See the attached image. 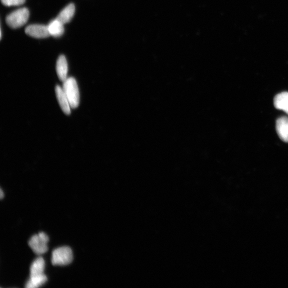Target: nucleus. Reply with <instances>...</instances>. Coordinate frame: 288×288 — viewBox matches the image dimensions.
<instances>
[{
	"instance_id": "1",
	"label": "nucleus",
	"mask_w": 288,
	"mask_h": 288,
	"mask_svg": "<svg viewBox=\"0 0 288 288\" xmlns=\"http://www.w3.org/2000/svg\"><path fill=\"white\" fill-rule=\"evenodd\" d=\"M62 88L68 98L71 108H78L80 103V94L75 79L72 77L67 78L64 81Z\"/></svg>"
},
{
	"instance_id": "2",
	"label": "nucleus",
	"mask_w": 288,
	"mask_h": 288,
	"mask_svg": "<svg viewBox=\"0 0 288 288\" xmlns=\"http://www.w3.org/2000/svg\"><path fill=\"white\" fill-rule=\"evenodd\" d=\"M29 10L26 8L19 9L7 16L6 22L12 29H18L24 25L29 18Z\"/></svg>"
},
{
	"instance_id": "3",
	"label": "nucleus",
	"mask_w": 288,
	"mask_h": 288,
	"mask_svg": "<svg viewBox=\"0 0 288 288\" xmlns=\"http://www.w3.org/2000/svg\"><path fill=\"white\" fill-rule=\"evenodd\" d=\"M72 261V251L68 247H60L53 251L52 263L53 265H67L71 264Z\"/></svg>"
},
{
	"instance_id": "4",
	"label": "nucleus",
	"mask_w": 288,
	"mask_h": 288,
	"mask_svg": "<svg viewBox=\"0 0 288 288\" xmlns=\"http://www.w3.org/2000/svg\"><path fill=\"white\" fill-rule=\"evenodd\" d=\"M49 241L48 235L44 232L33 235L29 241L30 247L34 253L40 255L45 254L48 250L47 243Z\"/></svg>"
},
{
	"instance_id": "5",
	"label": "nucleus",
	"mask_w": 288,
	"mask_h": 288,
	"mask_svg": "<svg viewBox=\"0 0 288 288\" xmlns=\"http://www.w3.org/2000/svg\"><path fill=\"white\" fill-rule=\"evenodd\" d=\"M25 33L28 36L38 39L46 38L51 36L47 26L43 25H29L26 28Z\"/></svg>"
},
{
	"instance_id": "6",
	"label": "nucleus",
	"mask_w": 288,
	"mask_h": 288,
	"mask_svg": "<svg viewBox=\"0 0 288 288\" xmlns=\"http://www.w3.org/2000/svg\"><path fill=\"white\" fill-rule=\"evenodd\" d=\"M55 91L56 96H57L58 100L61 110L65 114L69 115L71 114V107L64 90L59 86H57L56 87Z\"/></svg>"
},
{
	"instance_id": "7",
	"label": "nucleus",
	"mask_w": 288,
	"mask_h": 288,
	"mask_svg": "<svg viewBox=\"0 0 288 288\" xmlns=\"http://www.w3.org/2000/svg\"><path fill=\"white\" fill-rule=\"evenodd\" d=\"M276 129L280 138L288 143V117L283 116L278 119Z\"/></svg>"
},
{
	"instance_id": "8",
	"label": "nucleus",
	"mask_w": 288,
	"mask_h": 288,
	"mask_svg": "<svg viewBox=\"0 0 288 288\" xmlns=\"http://www.w3.org/2000/svg\"><path fill=\"white\" fill-rule=\"evenodd\" d=\"M56 70L59 80L64 82L67 78L68 65L64 55L59 56L56 64Z\"/></svg>"
},
{
	"instance_id": "9",
	"label": "nucleus",
	"mask_w": 288,
	"mask_h": 288,
	"mask_svg": "<svg viewBox=\"0 0 288 288\" xmlns=\"http://www.w3.org/2000/svg\"><path fill=\"white\" fill-rule=\"evenodd\" d=\"M45 268V260L41 257H38L31 264L30 277H40L45 275L44 274Z\"/></svg>"
},
{
	"instance_id": "10",
	"label": "nucleus",
	"mask_w": 288,
	"mask_h": 288,
	"mask_svg": "<svg viewBox=\"0 0 288 288\" xmlns=\"http://www.w3.org/2000/svg\"><path fill=\"white\" fill-rule=\"evenodd\" d=\"M75 5L70 3L63 9L56 19H58L63 24L68 23L73 18L75 13Z\"/></svg>"
},
{
	"instance_id": "11",
	"label": "nucleus",
	"mask_w": 288,
	"mask_h": 288,
	"mask_svg": "<svg viewBox=\"0 0 288 288\" xmlns=\"http://www.w3.org/2000/svg\"><path fill=\"white\" fill-rule=\"evenodd\" d=\"M64 25L56 18L47 26L49 34L55 38L61 37L64 32Z\"/></svg>"
},
{
	"instance_id": "12",
	"label": "nucleus",
	"mask_w": 288,
	"mask_h": 288,
	"mask_svg": "<svg viewBox=\"0 0 288 288\" xmlns=\"http://www.w3.org/2000/svg\"><path fill=\"white\" fill-rule=\"evenodd\" d=\"M274 105L276 109L283 110L288 115V92L276 95L274 99Z\"/></svg>"
},
{
	"instance_id": "13",
	"label": "nucleus",
	"mask_w": 288,
	"mask_h": 288,
	"mask_svg": "<svg viewBox=\"0 0 288 288\" xmlns=\"http://www.w3.org/2000/svg\"><path fill=\"white\" fill-rule=\"evenodd\" d=\"M47 281L46 275L40 277H30L26 284V288H37L43 286Z\"/></svg>"
},
{
	"instance_id": "14",
	"label": "nucleus",
	"mask_w": 288,
	"mask_h": 288,
	"mask_svg": "<svg viewBox=\"0 0 288 288\" xmlns=\"http://www.w3.org/2000/svg\"><path fill=\"white\" fill-rule=\"evenodd\" d=\"M1 2L7 6H19L23 4L25 0H1Z\"/></svg>"
},
{
	"instance_id": "15",
	"label": "nucleus",
	"mask_w": 288,
	"mask_h": 288,
	"mask_svg": "<svg viewBox=\"0 0 288 288\" xmlns=\"http://www.w3.org/2000/svg\"><path fill=\"white\" fill-rule=\"evenodd\" d=\"M4 196V194L3 193V191L2 190V189H0V198H1V199H2Z\"/></svg>"
}]
</instances>
